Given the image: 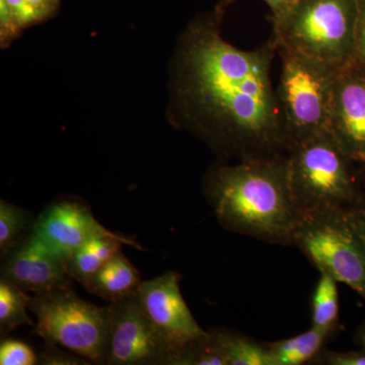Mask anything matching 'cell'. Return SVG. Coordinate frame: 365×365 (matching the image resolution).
<instances>
[{"mask_svg":"<svg viewBox=\"0 0 365 365\" xmlns=\"http://www.w3.org/2000/svg\"><path fill=\"white\" fill-rule=\"evenodd\" d=\"M222 16L194 19L182 35L174 90L182 124L225 157L237 160L284 155L287 151L271 67L273 38L242 50L220 34Z\"/></svg>","mask_w":365,"mask_h":365,"instance_id":"obj_1","label":"cell"},{"mask_svg":"<svg viewBox=\"0 0 365 365\" xmlns=\"http://www.w3.org/2000/svg\"><path fill=\"white\" fill-rule=\"evenodd\" d=\"M205 194L225 230L270 244H294L300 212L295 202L287 153L213 168Z\"/></svg>","mask_w":365,"mask_h":365,"instance_id":"obj_2","label":"cell"},{"mask_svg":"<svg viewBox=\"0 0 365 365\" xmlns=\"http://www.w3.org/2000/svg\"><path fill=\"white\" fill-rule=\"evenodd\" d=\"M290 187L300 212L348 209L364 194L348 157L330 131L295 144L287 151Z\"/></svg>","mask_w":365,"mask_h":365,"instance_id":"obj_3","label":"cell"},{"mask_svg":"<svg viewBox=\"0 0 365 365\" xmlns=\"http://www.w3.org/2000/svg\"><path fill=\"white\" fill-rule=\"evenodd\" d=\"M359 0H299L278 23L273 40L309 58L341 68L351 61Z\"/></svg>","mask_w":365,"mask_h":365,"instance_id":"obj_4","label":"cell"},{"mask_svg":"<svg viewBox=\"0 0 365 365\" xmlns=\"http://www.w3.org/2000/svg\"><path fill=\"white\" fill-rule=\"evenodd\" d=\"M281 61L276 88L287 150L329 130L334 83L339 68L277 47Z\"/></svg>","mask_w":365,"mask_h":365,"instance_id":"obj_5","label":"cell"},{"mask_svg":"<svg viewBox=\"0 0 365 365\" xmlns=\"http://www.w3.org/2000/svg\"><path fill=\"white\" fill-rule=\"evenodd\" d=\"M294 244L319 273L329 274L365 300V241L346 209L302 212Z\"/></svg>","mask_w":365,"mask_h":365,"instance_id":"obj_6","label":"cell"},{"mask_svg":"<svg viewBox=\"0 0 365 365\" xmlns=\"http://www.w3.org/2000/svg\"><path fill=\"white\" fill-rule=\"evenodd\" d=\"M29 309L37 318L36 333L46 343L104 364L108 307L81 299L68 287L30 297Z\"/></svg>","mask_w":365,"mask_h":365,"instance_id":"obj_7","label":"cell"},{"mask_svg":"<svg viewBox=\"0 0 365 365\" xmlns=\"http://www.w3.org/2000/svg\"><path fill=\"white\" fill-rule=\"evenodd\" d=\"M176 353L146 318L135 295L110 302L104 364L173 365Z\"/></svg>","mask_w":365,"mask_h":365,"instance_id":"obj_8","label":"cell"},{"mask_svg":"<svg viewBox=\"0 0 365 365\" xmlns=\"http://www.w3.org/2000/svg\"><path fill=\"white\" fill-rule=\"evenodd\" d=\"M181 279L179 273L168 271L153 279L143 281L135 294L141 311L176 349V356L185 345L207 333L197 324L182 297Z\"/></svg>","mask_w":365,"mask_h":365,"instance_id":"obj_9","label":"cell"},{"mask_svg":"<svg viewBox=\"0 0 365 365\" xmlns=\"http://www.w3.org/2000/svg\"><path fill=\"white\" fill-rule=\"evenodd\" d=\"M329 131L346 155L365 170V66L350 61L338 69Z\"/></svg>","mask_w":365,"mask_h":365,"instance_id":"obj_10","label":"cell"},{"mask_svg":"<svg viewBox=\"0 0 365 365\" xmlns=\"http://www.w3.org/2000/svg\"><path fill=\"white\" fill-rule=\"evenodd\" d=\"M9 253L1 278L23 292L40 294L71 287L68 263L32 232Z\"/></svg>","mask_w":365,"mask_h":365,"instance_id":"obj_11","label":"cell"},{"mask_svg":"<svg viewBox=\"0 0 365 365\" xmlns=\"http://www.w3.org/2000/svg\"><path fill=\"white\" fill-rule=\"evenodd\" d=\"M31 232L67 263L74 252L93 237L115 235L96 220L88 206L76 199H63L48 206Z\"/></svg>","mask_w":365,"mask_h":365,"instance_id":"obj_12","label":"cell"},{"mask_svg":"<svg viewBox=\"0 0 365 365\" xmlns=\"http://www.w3.org/2000/svg\"><path fill=\"white\" fill-rule=\"evenodd\" d=\"M141 282L140 272L120 251L83 287L96 297L117 302L135 295Z\"/></svg>","mask_w":365,"mask_h":365,"instance_id":"obj_13","label":"cell"},{"mask_svg":"<svg viewBox=\"0 0 365 365\" xmlns=\"http://www.w3.org/2000/svg\"><path fill=\"white\" fill-rule=\"evenodd\" d=\"M330 338L312 327L294 337L265 345L272 365H302L312 364Z\"/></svg>","mask_w":365,"mask_h":365,"instance_id":"obj_14","label":"cell"},{"mask_svg":"<svg viewBox=\"0 0 365 365\" xmlns=\"http://www.w3.org/2000/svg\"><path fill=\"white\" fill-rule=\"evenodd\" d=\"M338 281L327 273H319L312 297V327L333 337L339 329Z\"/></svg>","mask_w":365,"mask_h":365,"instance_id":"obj_15","label":"cell"},{"mask_svg":"<svg viewBox=\"0 0 365 365\" xmlns=\"http://www.w3.org/2000/svg\"><path fill=\"white\" fill-rule=\"evenodd\" d=\"M216 330L225 348L227 365H272L265 343L234 331Z\"/></svg>","mask_w":365,"mask_h":365,"instance_id":"obj_16","label":"cell"},{"mask_svg":"<svg viewBox=\"0 0 365 365\" xmlns=\"http://www.w3.org/2000/svg\"><path fill=\"white\" fill-rule=\"evenodd\" d=\"M30 297L9 281L0 280V333L2 337L18 327L33 325L29 317Z\"/></svg>","mask_w":365,"mask_h":365,"instance_id":"obj_17","label":"cell"},{"mask_svg":"<svg viewBox=\"0 0 365 365\" xmlns=\"http://www.w3.org/2000/svg\"><path fill=\"white\" fill-rule=\"evenodd\" d=\"M174 365H227V355L217 330L208 331L178 352Z\"/></svg>","mask_w":365,"mask_h":365,"instance_id":"obj_18","label":"cell"},{"mask_svg":"<svg viewBox=\"0 0 365 365\" xmlns=\"http://www.w3.org/2000/svg\"><path fill=\"white\" fill-rule=\"evenodd\" d=\"M31 225V215L19 206L0 201V252L4 257L20 242Z\"/></svg>","mask_w":365,"mask_h":365,"instance_id":"obj_19","label":"cell"},{"mask_svg":"<svg viewBox=\"0 0 365 365\" xmlns=\"http://www.w3.org/2000/svg\"><path fill=\"white\" fill-rule=\"evenodd\" d=\"M105 262L86 245L74 252L68 261V271L72 280L85 284L105 265Z\"/></svg>","mask_w":365,"mask_h":365,"instance_id":"obj_20","label":"cell"},{"mask_svg":"<svg viewBox=\"0 0 365 365\" xmlns=\"http://www.w3.org/2000/svg\"><path fill=\"white\" fill-rule=\"evenodd\" d=\"M0 364H38V356L30 346L16 340L2 341L0 345Z\"/></svg>","mask_w":365,"mask_h":365,"instance_id":"obj_21","label":"cell"},{"mask_svg":"<svg viewBox=\"0 0 365 365\" xmlns=\"http://www.w3.org/2000/svg\"><path fill=\"white\" fill-rule=\"evenodd\" d=\"M323 365H365V349L360 348L350 351H333L323 348L312 362Z\"/></svg>","mask_w":365,"mask_h":365,"instance_id":"obj_22","label":"cell"},{"mask_svg":"<svg viewBox=\"0 0 365 365\" xmlns=\"http://www.w3.org/2000/svg\"><path fill=\"white\" fill-rule=\"evenodd\" d=\"M91 362L81 355L62 352L56 345L46 343L45 349L38 356V364L46 365H76L90 364Z\"/></svg>","mask_w":365,"mask_h":365,"instance_id":"obj_23","label":"cell"},{"mask_svg":"<svg viewBox=\"0 0 365 365\" xmlns=\"http://www.w3.org/2000/svg\"><path fill=\"white\" fill-rule=\"evenodd\" d=\"M237 0H218L215 6L216 14L223 16L228 7L234 4ZM268 4L272 14V24L278 23L299 1V0H263Z\"/></svg>","mask_w":365,"mask_h":365,"instance_id":"obj_24","label":"cell"},{"mask_svg":"<svg viewBox=\"0 0 365 365\" xmlns=\"http://www.w3.org/2000/svg\"><path fill=\"white\" fill-rule=\"evenodd\" d=\"M351 61L365 66V0H359V16Z\"/></svg>","mask_w":365,"mask_h":365,"instance_id":"obj_25","label":"cell"},{"mask_svg":"<svg viewBox=\"0 0 365 365\" xmlns=\"http://www.w3.org/2000/svg\"><path fill=\"white\" fill-rule=\"evenodd\" d=\"M26 1L37 14L40 23H44L58 11L61 0H26Z\"/></svg>","mask_w":365,"mask_h":365,"instance_id":"obj_26","label":"cell"},{"mask_svg":"<svg viewBox=\"0 0 365 365\" xmlns=\"http://www.w3.org/2000/svg\"><path fill=\"white\" fill-rule=\"evenodd\" d=\"M357 232L365 241V191L351 207L346 209Z\"/></svg>","mask_w":365,"mask_h":365,"instance_id":"obj_27","label":"cell"},{"mask_svg":"<svg viewBox=\"0 0 365 365\" xmlns=\"http://www.w3.org/2000/svg\"><path fill=\"white\" fill-rule=\"evenodd\" d=\"M355 342L357 343L359 347L365 349V319L357 330L356 335H355Z\"/></svg>","mask_w":365,"mask_h":365,"instance_id":"obj_28","label":"cell"},{"mask_svg":"<svg viewBox=\"0 0 365 365\" xmlns=\"http://www.w3.org/2000/svg\"></svg>","mask_w":365,"mask_h":365,"instance_id":"obj_29","label":"cell"}]
</instances>
